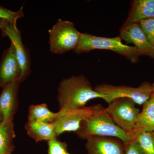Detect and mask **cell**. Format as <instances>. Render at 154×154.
<instances>
[{
  "label": "cell",
  "mask_w": 154,
  "mask_h": 154,
  "mask_svg": "<svg viewBox=\"0 0 154 154\" xmlns=\"http://www.w3.org/2000/svg\"><path fill=\"white\" fill-rule=\"evenodd\" d=\"M17 22H11L2 30L3 36L10 39L14 45L21 68L20 83L26 79L31 73V57L29 49L23 44L22 35L17 25Z\"/></svg>",
  "instance_id": "7"
},
{
  "label": "cell",
  "mask_w": 154,
  "mask_h": 154,
  "mask_svg": "<svg viewBox=\"0 0 154 154\" xmlns=\"http://www.w3.org/2000/svg\"><path fill=\"white\" fill-rule=\"evenodd\" d=\"M124 154H145L137 141L133 138L125 144Z\"/></svg>",
  "instance_id": "22"
},
{
  "label": "cell",
  "mask_w": 154,
  "mask_h": 154,
  "mask_svg": "<svg viewBox=\"0 0 154 154\" xmlns=\"http://www.w3.org/2000/svg\"><path fill=\"white\" fill-rule=\"evenodd\" d=\"M152 85H153V88H154V83H153V84H152Z\"/></svg>",
  "instance_id": "26"
},
{
  "label": "cell",
  "mask_w": 154,
  "mask_h": 154,
  "mask_svg": "<svg viewBox=\"0 0 154 154\" xmlns=\"http://www.w3.org/2000/svg\"><path fill=\"white\" fill-rule=\"evenodd\" d=\"M57 116V112L51 111L45 104L32 105L29 107L28 122L52 123Z\"/></svg>",
  "instance_id": "17"
},
{
  "label": "cell",
  "mask_w": 154,
  "mask_h": 154,
  "mask_svg": "<svg viewBox=\"0 0 154 154\" xmlns=\"http://www.w3.org/2000/svg\"><path fill=\"white\" fill-rule=\"evenodd\" d=\"M94 89L106 96L105 101L107 104L117 98H126L131 99L136 104L143 105L154 93L152 84L147 82H143L137 88L103 84L96 86Z\"/></svg>",
  "instance_id": "5"
},
{
  "label": "cell",
  "mask_w": 154,
  "mask_h": 154,
  "mask_svg": "<svg viewBox=\"0 0 154 154\" xmlns=\"http://www.w3.org/2000/svg\"><path fill=\"white\" fill-rule=\"evenodd\" d=\"M151 19H154V0H135L133 1L128 17L122 27Z\"/></svg>",
  "instance_id": "14"
},
{
  "label": "cell",
  "mask_w": 154,
  "mask_h": 154,
  "mask_svg": "<svg viewBox=\"0 0 154 154\" xmlns=\"http://www.w3.org/2000/svg\"><path fill=\"white\" fill-rule=\"evenodd\" d=\"M133 138L137 141L145 154H154V138L151 133H142Z\"/></svg>",
  "instance_id": "18"
},
{
  "label": "cell",
  "mask_w": 154,
  "mask_h": 154,
  "mask_svg": "<svg viewBox=\"0 0 154 154\" xmlns=\"http://www.w3.org/2000/svg\"><path fill=\"white\" fill-rule=\"evenodd\" d=\"M151 133L152 135V136L154 138V131H153Z\"/></svg>",
  "instance_id": "25"
},
{
  "label": "cell",
  "mask_w": 154,
  "mask_h": 154,
  "mask_svg": "<svg viewBox=\"0 0 154 154\" xmlns=\"http://www.w3.org/2000/svg\"><path fill=\"white\" fill-rule=\"evenodd\" d=\"M48 33L50 50L56 54L75 49L82 34L72 22L60 19L48 30Z\"/></svg>",
  "instance_id": "4"
},
{
  "label": "cell",
  "mask_w": 154,
  "mask_h": 154,
  "mask_svg": "<svg viewBox=\"0 0 154 154\" xmlns=\"http://www.w3.org/2000/svg\"><path fill=\"white\" fill-rule=\"evenodd\" d=\"M27 134L36 142L56 139L57 136L53 123L28 122L25 125Z\"/></svg>",
  "instance_id": "15"
},
{
  "label": "cell",
  "mask_w": 154,
  "mask_h": 154,
  "mask_svg": "<svg viewBox=\"0 0 154 154\" xmlns=\"http://www.w3.org/2000/svg\"><path fill=\"white\" fill-rule=\"evenodd\" d=\"M11 22H16V21H11L6 19H1L0 20V30H2L5 27Z\"/></svg>",
  "instance_id": "23"
},
{
  "label": "cell",
  "mask_w": 154,
  "mask_h": 154,
  "mask_svg": "<svg viewBox=\"0 0 154 154\" xmlns=\"http://www.w3.org/2000/svg\"><path fill=\"white\" fill-rule=\"evenodd\" d=\"M13 121L5 120L0 123V154H11L15 137Z\"/></svg>",
  "instance_id": "16"
},
{
  "label": "cell",
  "mask_w": 154,
  "mask_h": 154,
  "mask_svg": "<svg viewBox=\"0 0 154 154\" xmlns=\"http://www.w3.org/2000/svg\"><path fill=\"white\" fill-rule=\"evenodd\" d=\"M24 17L23 7L22 6L17 11H13L0 5V20L6 19L11 21H16Z\"/></svg>",
  "instance_id": "19"
},
{
  "label": "cell",
  "mask_w": 154,
  "mask_h": 154,
  "mask_svg": "<svg viewBox=\"0 0 154 154\" xmlns=\"http://www.w3.org/2000/svg\"><path fill=\"white\" fill-rule=\"evenodd\" d=\"M57 91L59 111L85 107L91 99H106L105 95L94 90L90 81L82 75L63 79Z\"/></svg>",
  "instance_id": "1"
},
{
  "label": "cell",
  "mask_w": 154,
  "mask_h": 154,
  "mask_svg": "<svg viewBox=\"0 0 154 154\" xmlns=\"http://www.w3.org/2000/svg\"><path fill=\"white\" fill-rule=\"evenodd\" d=\"M20 82L17 81L2 88L0 94V110L5 120L13 121L18 102V92Z\"/></svg>",
  "instance_id": "12"
},
{
  "label": "cell",
  "mask_w": 154,
  "mask_h": 154,
  "mask_svg": "<svg viewBox=\"0 0 154 154\" xmlns=\"http://www.w3.org/2000/svg\"><path fill=\"white\" fill-rule=\"evenodd\" d=\"M92 112V106L58 111L56 118L52 122L57 136L64 132H75L79 129L82 122Z\"/></svg>",
  "instance_id": "8"
},
{
  "label": "cell",
  "mask_w": 154,
  "mask_h": 154,
  "mask_svg": "<svg viewBox=\"0 0 154 154\" xmlns=\"http://www.w3.org/2000/svg\"><path fill=\"white\" fill-rule=\"evenodd\" d=\"M67 154H69V153H68H68H67Z\"/></svg>",
  "instance_id": "27"
},
{
  "label": "cell",
  "mask_w": 154,
  "mask_h": 154,
  "mask_svg": "<svg viewBox=\"0 0 154 154\" xmlns=\"http://www.w3.org/2000/svg\"><path fill=\"white\" fill-rule=\"evenodd\" d=\"M154 131V92L151 97L144 103L142 110L138 114L131 136L134 138L143 132Z\"/></svg>",
  "instance_id": "13"
},
{
  "label": "cell",
  "mask_w": 154,
  "mask_h": 154,
  "mask_svg": "<svg viewBox=\"0 0 154 154\" xmlns=\"http://www.w3.org/2000/svg\"><path fill=\"white\" fill-rule=\"evenodd\" d=\"M139 24L149 42L154 46V19L143 20Z\"/></svg>",
  "instance_id": "20"
},
{
  "label": "cell",
  "mask_w": 154,
  "mask_h": 154,
  "mask_svg": "<svg viewBox=\"0 0 154 154\" xmlns=\"http://www.w3.org/2000/svg\"><path fill=\"white\" fill-rule=\"evenodd\" d=\"M48 154H67V145L57 139L48 141Z\"/></svg>",
  "instance_id": "21"
},
{
  "label": "cell",
  "mask_w": 154,
  "mask_h": 154,
  "mask_svg": "<svg viewBox=\"0 0 154 154\" xmlns=\"http://www.w3.org/2000/svg\"><path fill=\"white\" fill-rule=\"evenodd\" d=\"M94 50L112 51L124 57L132 63H137L141 55L134 46L123 44L120 36L107 38L82 33L79 45L74 52L79 54Z\"/></svg>",
  "instance_id": "3"
},
{
  "label": "cell",
  "mask_w": 154,
  "mask_h": 154,
  "mask_svg": "<svg viewBox=\"0 0 154 154\" xmlns=\"http://www.w3.org/2000/svg\"><path fill=\"white\" fill-rule=\"evenodd\" d=\"M93 112L81 123L75 132L82 139L92 136L116 138L124 144L132 139L130 134L125 132L115 124L105 108L101 105L92 106Z\"/></svg>",
  "instance_id": "2"
},
{
  "label": "cell",
  "mask_w": 154,
  "mask_h": 154,
  "mask_svg": "<svg viewBox=\"0 0 154 154\" xmlns=\"http://www.w3.org/2000/svg\"><path fill=\"white\" fill-rule=\"evenodd\" d=\"M86 140L87 154H124L125 144L119 139L92 136Z\"/></svg>",
  "instance_id": "11"
},
{
  "label": "cell",
  "mask_w": 154,
  "mask_h": 154,
  "mask_svg": "<svg viewBox=\"0 0 154 154\" xmlns=\"http://www.w3.org/2000/svg\"><path fill=\"white\" fill-rule=\"evenodd\" d=\"M120 37L127 43H132L141 55H146L154 59V46L149 42L139 23H133L122 27Z\"/></svg>",
  "instance_id": "9"
},
{
  "label": "cell",
  "mask_w": 154,
  "mask_h": 154,
  "mask_svg": "<svg viewBox=\"0 0 154 154\" xmlns=\"http://www.w3.org/2000/svg\"><path fill=\"white\" fill-rule=\"evenodd\" d=\"M3 120H4V116H3L2 113L0 110V123L2 122Z\"/></svg>",
  "instance_id": "24"
},
{
  "label": "cell",
  "mask_w": 154,
  "mask_h": 154,
  "mask_svg": "<svg viewBox=\"0 0 154 154\" xmlns=\"http://www.w3.org/2000/svg\"><path fill=\"white\" fill-rule=\"evenodd\" d=\"M135 104L128 98H117L108 103L105 109L117 126L131 134L140 112Z\"/></svg>",
  "instance_id": "6"
},
{
  "label": "cell",
  "mask_w": 154,
  "mask_h": 154,
  "mask_svg": "<svg viewBox=\"0 0 154 154\" xmlns=\"http://www.w3.org/2000/svg\"><path fill=\"white\" fill-rule=\"evenodd\" d=\"M21 72L15 48L11 43L10 47L4 51L0 61V88L19 81Z\"/></svg>",
  "instance_id": "10"
}]
</instances>
